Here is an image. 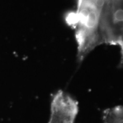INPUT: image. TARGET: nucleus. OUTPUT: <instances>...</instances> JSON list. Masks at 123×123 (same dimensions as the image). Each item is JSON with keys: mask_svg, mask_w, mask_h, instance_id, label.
Listing matches in <instances>:
<instances>
[{"mask_svg": "<svg viewBox=\"0 0 123 123\" xmlns=\"http://www.w3.org/2000/svg\"><path fill=\"white\" fill-rule=\"evenodd\" d=\"M78 112V101L68 93L59 90L52 96L48 123H75Z\"/></svg>", "mask_w": 123, "mask_h": 123, "instance_id": "nucleus-2", "label": "nucleus"}, {"mask_svg": "<svg viewBox=\"0 0 123 123\" xmlns=\"http://www.w3.org/2000/svg\"><path fill=\"white\" fill-rule=\"evenodd\" d=\"M68 19L80 62L98 46L119 47L123 42V0H77L76 11Z\"/></svg>", "mask_w": 123, "mask_h": 123, "instance_id": "nucleus-1", "label": "nucleus"}, {"mask_svg": "<svg viewBox=\"0 0 123 123\" xmlns=\"http://www.w3.org/2000/svg\"><path fill=\"white\" fill-rule=\"evenodd\" d=\"M120 48V54H121V57H120V61L119 67L120 68H123V42L120 46H119Z\"/></svg>", "mask_w": 123, "mask_h": 123, "instance_id": "nucleus-4", "label": "nucleus"}, {"mask_svg": "<svg viewBox=\"0 0 123 123\" xmlns=\"http://www.w3.org/2000/svg\"><path fill=\"white\" fill-rule=\"evenodd\" d=\"M103 123H123V106L106 109L103 112Z\"/></svg>", "mask_w": 123, "mask_h": 123, "instance_id": "nucleus-3", "label": "nucleus"}]
</instances>
